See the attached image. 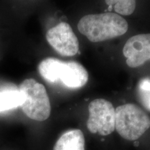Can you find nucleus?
<instances>
[{
  "label": "nucleus",
  "mask_w": 150,
  "mask_h": 150,
  "mask_svg": "<svg viewBox=\"0 0 150 150\" xmlns=\"http://www.w3.org/2000/svg\"><path fill=\"white\" fill-rule=\"evenodd\" d=\"M88 129L93 134L107 136L115 130V109L112 104L104 99H96L88 106Z\"/></svg>",
  "instance_id": "nucleus-4"
},
{
  "label": "nucleus",
  "mask_w": 150,
  "mask_h": 150,
  "mask_svg": "<svg viewBox=\"0 0 150 150\" xmlns=\"http://www.w3.org/2000/svg\"><path fill=\"white\" fill-rule=\"evenodd\" d=\"M108 6L112 7L117 14L129 16L136 9V0H105Z\"/></svg>",
  "instance_id": "nucleus-10"
},
{
  "label": "nucleus",
  "mask_w": 150,
  "mask_h": 150,
  "mask_svg": "<svg viewBox=\"0 0 150 150\" xmlns=\"http://www.w3.org/2000/svg\"><path fill=\"white\" fill-rule=\"evenodd\" d=\"M58 81H61L69 88L83 87L88 81V73L81 63L76 61H62L57 73Z\"/></svg>",
  "instance_id": "nucleus-7"
},
{
  "label": "nucleus",
  "mask_w": 150,
  "mask_h": 150,
  "mask_svg": "<svg viewBox=\"0 0 150 150\" xmlns=\"http://www.w3.org/2000/svg\"><path fill=\"white\" fill-rule=\"evenodd\" d=\"M18 89L22 96L20 107L24 113L33 120L42 122L48 119L51 104L45 87L33 79H27Z\"/></svg>",
  "instance_id": "nucleus-2"
},
{
  "label": "nucleus",
  "mask_w": 150,
  "mask_h": 150,
  "mask_svg": "<svg viewBox=\"0 0 150 150\" xmlns=\"http://www.w3.org/2000/svg\"><path fill=\"white\" fill-rule=\"evenodd\" d=\"M22 96L19 89L0 91V112L13 109L21 106Z\"/></svg>",
  "instance_id": "nucleus-9"
},
{
  "label": "nucleus",
  "mask_w": 150,
  "mask_h": 150,
  "mask_svg": "<svg viewBox=\"0 0 150 150\" xmlns=\"http://www.w3.org/2000/svg\"><path fill=\"white\" fill-rule=\"evenodd\" d=\"M128 27L125 19L114 13L87 15L78 23L79 32L93 42L121 36L127 33Z\"/></svg>",
  "instance_id": "nucleus-1"
},
{
  "label": "nucleus",
  "mask_w": 150,
  "mask_h": 150,
  "mask_svg": "<svg viewBox=\"0 0 150 150\" xmlns=\"http://www.w3.org/2000/svg\"><path fill=\"white\" fill-rule=\"evenodd\" d=\"M53 150H85V138L80 129L67 131L61 135Z\"/></svg>",
  "instance_id": "nucleus-8"
},
{
  "label": "nucleus",
  "mask_w": 150,
  "mask_h": 150,
  "mask_svg": "<svg viewBox=\"0 0 150 150\" xmlns=\"http://www.w3.org/2000/svg\"><path fill=\"white\" fill-rule=\"evenodd\" d=\"M150 128V117L134 104L121 105L115 108V129L127 140H136Z\"/></svg>",
  "instance_id": "nucleus-3"
},
{
  "label": "nucleus",
  "mask_w": 150,
  "mask_h": 150,
  "mask_svg": "<svg viewBox=\"0 0 150 150\" xmlns=\"http://www.w3.org/2000/svg\"><path fill=\"white\" fill-rule=\"evenodd\" d=\"M123 54L126 57L129 67L135 68L150 61V33L138 34L127 41L123 47Z\"/></svg>",
  "instance_id": "nucleus-6"
},
{
  "label": "nucleus",
  "mask_w": 150,
  "mask_h": 150,
  "mask_svg": "<svg viewBox=\"0 0 150 150\" xmlns=\"http://www.w3.org/2000/svg\"><path fill=\"white\" fill-rule=\"evenodd\" d=\"M136 91L139 102L150 111V79H142L138 82Z\"/></svg>",
  "instance_id": "nucleus-11"
},
{
  "label": "nucleus",
  "mask_w": 150,
  "mask_h": 150,
  "mask_svg": "<svg viewBox=\"0 0 150 150\" xmlns=\"http://www.w3.org/2000/svg\"><path fill=\"white\" fill-rule=\"evenodd\" d=\"M46 39L49 44L62 56H73L79 52L78 38L67 22H60L49 29Z\"/></svg>",
  "instance_id": "nucleus-5"
}]
</instances>
